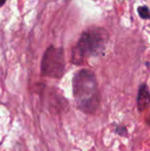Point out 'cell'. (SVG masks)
Returning <instances> with one entry per match:
<instances>
[{
    "label": "cell",
    "mask_w": 150,
    "mask_h": 151,
    "mask_svg": "<svg viewBox=\"0 0 150 151\" xmlns=\"http://www.w3.org/2000/svg\"><path fill=\"white\" fill-rule=\"evenodd\" d=\"M73 93L80 108L93 111L98 104V88L94 73L90 70H80L73 79Z\"/></svg>",
    "instance_id": "cell-1"
},
{
    "label": "cell",
    "mask_w": 150,
    "mask_h": 151,
    "mask_svg": "<svg viewBox=\"0 0 150 151\" xmlns=\"http://www.w3.org/2000/svg\"><path fill=\"white\" fill-rule=\"evenodd\" d=\"M137 103H138V108L140 111L144 110L150 103V93L148 91L146 84H142L139 90L138 93V99H137Z\"/></svg>",
    "instance_id": "cell-4"
},
{
    "label": "cell",
    "mask_w": 150,
    "mask_h": 151,
    "mask_svg": "<svg viewBox=\"0 0 150 151\" xmlns=\"http://www.w3.org/2000/svg\"><path fill=\"white\" fill-rule=\"evenodd\" d=\"M5 1L6 0H0V6H2L4 3H5Z\"/></svg>",
    "instance_id": "cell-6"
},
{
    "label": "cell",
    "mask_w": 150,
    "mask_h": 151,
    "mask_svg": "<svg viewBox=\"0 0 150 151\" xmlns=\"http://www.w3.org/2000/svg\"><path fill=\"white\" fill-rule=\"evenodd\" d=\"M108 41V32L103 28L88 29L81 34L74 48V59H84L86 57L98 56L104 50Z\"/></svg>",
    "instance_id": "cell-2"
},
{
    "label": "cell",
    "mask_w": 150,
    "mask_h": 151,
    "mask_svg": "<svg viewBox=\"0 0 150 151\" xmlns=\"http://www.w3.org/2000/svg\"><path fill=\"white\" fill-rule=\"evenodd\" d=\"M64 71V55L62 48L50 46L42 60V72L50 76H61Z\"/></svg>",
    "instance_id": "cell-3"
},
{
    "label": "cell",
    "mask_w": 150,
    "mask_h": 151,
    "mask_svg": "<svg viewBox=\"0 0 150 151\" xmlns=\"http://www.w3.org/2000/svg\"><path fill=\"white\" fill-rule=\"evenodd\" d=\"M138 14L144 20H150V9L148 6H139Z\"/></svg>",
    "instance_id": "cell-5"
}]
</instances>
